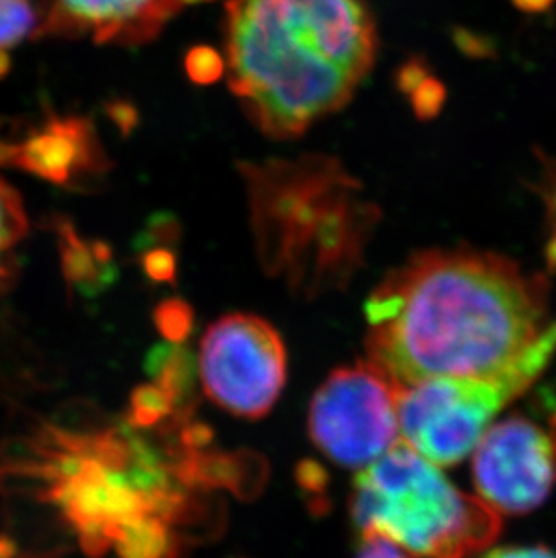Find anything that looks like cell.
Listing matches in <instances>:
<instances>
[{
    "instance_id": "5b68a950",
    "label": "cell",
    "mask_w": 556,
    "mask_h": 558,
    "mask_svg": "<svg viewBox=\"0 0 556 558\" xmlns=\"http://www.w3.org/2000/svg\"><path fill=\"white\" fill-rule=\"evenodd\" d=\"M555 351L556 331L547 329L499 378L439 376L401 387V439L437 466L459 463L478 447L495 414L535 381Z\"/></svg>"
},
{
    "instance_id": "d6986e66",
    "label": "cell",
    "mask_w": 556,
    "mask_h": 558,
    "mask_svg": "<svg viewBox=\"0 0 556 558\" xmlns=\"http://www.w3.org/2000/svg\"><path fill=\"white\" fill-rule=\"evenodd\" d=\"M10 57H8V53H5L4 49H0V78H4V74L10 71Z\"/></svg>"
},
{
    "instance_id": "52a82bcc",
    "label": "cell",
    "mask_w": 556,
    "mask_h": 558,
    "mask_svg": "<svg viewBox=\"0 0 556 558\" xmlns=\"http://www.w3.org/2000/svg\"><path fill=\"white\" fill-rule=\"evenodd\" d=\"M200 374L208 398L233 416L258 420L286 385L288 354L275 327L261 316L231 313L201 340Z\"/></svg>"
},
{
    "instance_id": "30bf717a",
    "label": "cell",
    "mask_w": 556,
    "mask_h": 558,
    "mask_svg": "<svg viewBox=\"0 0 556 558\" xmlns=\"http://www.w3.org/2000/svg\"><path fill=\"white\" fill-rule=\"evenodd\" d=\"M98 159L100 154L89 123L80 118H51L24 142H8L5 163L29 170L57 185H68L90 172Z\"/></svg>"
},
{
    "instance_id": "ffe728a7",
    "label": "cell",
    "mask_w": 556,
    "mask_h": 558,
    "mask_svg": "<svg viewBox=\"0 0 556 558\" xmlns=\"http://www.w3.org/2000/svg\"><path fill=\"white\" fill-rule=\"evenodd\" d=\"M184 4H200V2H206V0H181Z\"/></svg>"
},
{
    "instance_id": "8992f818",
    "label": "cell",
    "mask_w": 556,
    "mask_h": 558,
    "mask_svg": "<svg viewBox=\"0 0 556 558\" xmlns=\"http://www.w3.org/2000/svg\"><path fill=\"white\" fill-rule=\"evenodd\" d=\"M307 427L327 458L365 469L398 441V387L368 360L340 367L313 396Z\"/></svg>"
},
{
    "instance_id": "44dd1931",
    "label": "cell",
    "mask_w": 556,
    "mask_h": 558,
    "mask_svg": "<svg viewBox=\"0 0 556 558\" xmlns=\"http://www.w3.org/2000/svg\"><path fill=\"white\" fill-rule=\"evenodd\" d=\"M555 456H556V445H555Z\"/></svg>"
},
{
    "instance_id": "ba28073f",
    "label": "cell",
    "mask_w": 556,
    "mask_h": 558,
    "mask_svg": "<svg viewBox=\"0 0 556 558\" xmlns=\"http://www.w3.org/2000/svg\"><path fill=\"white\" fill-rule=\"evenodd\" d=\"M475 448L473 480L494 510L522 515L546 500L556 474L555 442L535 423L509 417Z\"/></svg>"
},
{
    "instance_id": "4fadbf2b",
    "label": "cell",
    "mask_w": 556,
    "mask_h": 558,
    "mask_svg": "<svg viewBox=\"0 0 556 558\" xmlns=\"http://www.w3.org/2000/svg\"><path fill=\"white\" fill-rule=\"evenodd\" d=\"M184 69L189 78L197 85L216 84L226 73V60L222 54L208 46H197L186 54Z\"/></svg>"
},
{
    "instance_id": "5bb4252c",
    "label": "cell",
    "mask_w": 556,
    "mask_h": 558,
    "mask_svg": "<svg viewBox=\"0 0 556 558\" xmlns=\"http://www.w3.org/2000/svg\"><path fill=\"white\" fill-rule=\"evenodd\" d=\"M410 95H412L414 112L421 120H431V118L437 117L446 100L445 87L442 82H437L432 76H426Z\"/></svg>"
},
{
    "instance_id": "2e32d148",
    "label": "cell",
    "mask_w": 556,
    "mask_h": 558,
    "mask_svg": "<svg viewBox=\"0 0 556 558\" xmlns=\"http://www.w3.org/2000/svg\"><path fill=\"white\" fill-rule=\"evenodd\" d=\"M426 76H428V73H426L425 65H423L420 60H414V62H410L409 65H404V68L399 71V89L409 95Z\"/></svg>"
},
{
    "instance_id": "7a4b0ae2",
    "label": "cell",
    "mask_w": 556,
    "mask_h": 558,
    "mask_svg": "<svg viewBox=\"0 0 556 558\" xmlns=\"http://www.w3.org/2000/svg\"><path fill=\"white\" fill-rule=\"evenodd\" d=\"M0 490L90 557L165 558L170 548L167 475L123 427L55 417L27 428L0 450Z\"/></svg>"
},
{
    "instance_id": "8fae6325",
    "label": "cell",
    "mask_w": 556,
    "mask_h": 558,
    "mask_svg": "<svg viewBox=\"0 0 556 558\" xmlns=\"http://www.w3.org/2000/svg\"><path fill=\"white\" fill-rule=\"evenodd\" d=\"M27 233V216L15 190L0 180V293L16 271V248Z\"/></svg>"
},
{
    "instance_id": "6da1fadb",
    "label": "cell",
    "mask_w": 556,
    "mask_h": 558,
    "mask_svg": "<svg viewBox=\"0 0 556 558\" xmlns=\"http://www.w3.org/2000/svg\"><path fill=\"white\" fill-rule=\"evenodd\" d=\"M547 282L494 253L432 250L368 296V362L394 387L439 376L499 378L546 329Z\"/></svg>"
},
{
    "instance_id": "e0dca14e",
    "label": "cell",
    "mask_w": 556,
    "mask_h": 558,
    "mask_svg": "<svg viewBox=\"0 0 556 558\" xmlns=\"http://www.w3.org/2000/svg\"><path fill=\"white\" fill-rule=\"evenodd\" d=\"M483 558H556L552 549L544 546H535V548H499L484 555Z\"/></svg>"
},
{
    "instance_id": "9a60e30c",
    "label": "cell",
    "mask_w": 556,
    "mask_h": 558,
    "mask_svg": "<svg viewBox=\"0 0 556 558\" xmlns=\"http://www.w3.org/2000/svg\"><path fill=\"white\" fill-rule=\"evenodd\" d=\"M356 558H407L398 546H394L389 541L385 538H363V548L360 549V554Z\"/></svg>"
},
{
    "instance_id": "3957f363",
    "label": "cell",
    "mask_w": 556,
    "mask_h": 558,
    "mask_svg": "<svg viewBox=\"0 0 556 558\" xmlns=\"http://www.w3.org/2000/svg\"><path fill=\"white\" fill-rule=\"evenodd\" d=\"M225 35L230 89L274 137L340 111L378 44L363 0H228Z\"/></svg>"
},
{
    "instance_id": "ac0fdd59",
    "label": "cell",
    "mask_w": 556,
    "mask_h": 558,
    "mask_svg": "<svg viewBox=\"0 0 556 558\" xmlns=\"http://www.w3.org/2000/svg\"><path fill=\"white\" fill-rule=\"evenodd\" d=\"M513 4L525 13H541L555 4V0H513Z\"/></svg>"
},
{
    "instance_id": "7c38bea8",
    "label": "cell",
    "mask_w": 556,
    "mask_h": 558,
    "mask_svg": "<svg viewBox=\"0 0 556 558\" xmlns=\"http://www.w3.org/2000/svg\"><path fill=\"white\" fill-rule=\"evenodd\" d=\"M35 27V13L27 0H0V49L21 43Z\"/></svg>"
},
{
    "instance_id": "9c48e42d",
    "label": "cell",
    "mask_w": 556,
    "mask_h": 558,
    "mask_svg": "<svg viewBox=\"0 0 556 558\" xmlns=\"http://www.w3.org/2000/svg\"><path fill=\"white\" fill-rule=\"evenodd\" d=\"M181 8V0H51L44 32L136 46L158 37Z\"/></svg>"
},
{
    "instance_id": "277c9868",
    "label": "cell",
    "mask_w": 556,
    "mask_h": 558,
    "mask_svg": "<svg viewBox=\"0 0 556 558\" xmlns=\"http://www.w3.org/2000/svg\"><path fill=\"white\" fill-rule=\"evenodd\" d=\"M352 517L363 538H385L420 558H470L500 532L486 500L457 490L403 439L358 475Z\"/></svg>"
}]
</instances>
